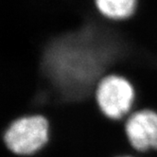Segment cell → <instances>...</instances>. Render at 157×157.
Here are the masks:
<instances>
[{
  "label": "cell",
  "mask_w": 157,
  "mask_h": 157,
  "mask_svg": "<svg viewBox=\"0 0 157 157\" xmlns=\"http://www.w3.org/2000/svg\"><path fill=\"white\" fill-rule=\"evenodd\" d=\"M123 38L119 23L106 20L92 8L81 25L48 42L42 70L63 102L78 104L94 98L98 81L115 73L123 58Z\"/></svg>",
  "instance_id": "obj_1"
},
{
  "label": "cell",
  "mask_w": 157,
  "mask_h": 157,
  "mask_svg": "<svg viewBox=\"0 0 157 157\" xmlns=\"http://www.w3.org/2000/svg\"><path fill=\"white\" fill-rule=\"evenodd\" d=\"M50 124L41 115H29L13 120L3 134L4 144L15 155L28 157L42 151L50 140Z\"/></svg>",
  "instance_id": "obj_2"
},
{
  "label": "cell",
  "mask_w": 157,
  "mask_h": 157,
  "mask_svg": "<svg viewBox=\"0 0 157 157\" xmlns=\"http://www.w3.org/2000/svg\"><path fill=\"white\" fill-rule=\"evenodd\" d=\"M98 110L112 121H123L133 111L136 89L129 78L110 73L98 81L94 91Z\"/></svg>",
  "instance_id": "obj_3"
},
{
  "label": "cell",
  "mask_w": 157,
  "mask_h": 157,
  "mask_svg": "<svg viewBox=\"0 0 157 157\" xmlns=\"http://www.w3.org/2000/svg\"><path fill=\"white\" fill-rule=\"evenodd\" d=\"M124 134L132 150L140 153L157 151V112L133 110L124 119Z\"/></svg>",
  "instance_id": "obj_4"
},
{
  "label": "cell",
  "mask_w": 157,
  "mask_h": 157,
  "mask_svg": "<svg viewBox=\"0 0 157 157\" xmlns=\"http://www.w3.org/2000/svg\"><path fill=\"white\" fill-rule=\"evenodd\" d=\"M98 13L112 22H125L136 14L138 0H94Z\"/></svg>",
  "instance_id": "obj_5"
},
{
  "label": "cell",
  "mask_w": 157,
  "mask_h": 157,
  "mask_svg": "<svg viewBox=\"0 0 157 157\" xmlns=\"http://www.w3.org/2000/svg\"><path fill=\"white\" fill-rule=\"evenodd\" d=\"M115 157H134L132 155H127V154H120V155H117Z\"/></svg>",
  "instance_id": "obj_6"
}]
</instances>
